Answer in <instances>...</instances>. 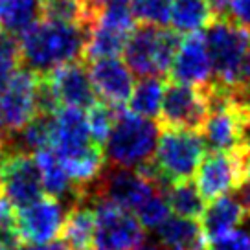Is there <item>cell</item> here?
<instances>
[{"mask_svg": "<svg viewBox=\"0 0 250 250\" xmlns=\"http://www.w3.org/2000/svg\"><path fill=\"white\" fill-rule=\"evenodd\" d=\"M86 26L41 19L19 35L21 61L39 76L50 74L83 55Z\"/></svg>", "mask_w": 250, "mask_h": 250, "instance_id": "obj_1", "label": "cell"}, {"mask_svg": "<svg viewBox=\"0 0 250 250\" xmlns=\"http://www.w3.org/2000/svg\"><path fill=\"white\" fill-rule=\"evenodd\" d=\"M160 134V125L155 120L142 118L131 110H118L114 125L105 146V160L110 166L120 167H140L153 160L156 140Z\"/></svg>", "mask_w": 250, "mask_h": 250, "instance_id": "obj_2", "label": "cell"}, {"mask_svg": "<svg viewBox=\"0 0 250 250\" xmlns=\"http://www.w3.org/2000/svg\"><path fill=\"white\" fill-rule=\"evenodd\" d=\"M203 134L180 127H160L151 164L166 188L189 180L204 156Z\"/></svg>", "mask_w": 250, "mask_h": 250, "instance_id": "obj_3", "label": "cell"}, {"mask_svg": "<svg viewBox=\"0 0 250 250\" xmlns=\"http://www.w3.org/2000/svg\"><path fill=\"white\" fill-rule=\"evenodd\" d=\"M180 37L171 28H160L151 24H142L134 28L133 33L124 46V61L131 68L133 74L146 78V76H158L171 70L173 59L179 50Z\"/></svg>", "mask_w": 250, "mask_h": 250, "instance_id": "obj_4", "label": "cell"}, {"mask_svg": "<svg viewBox=\"0 0 250 250\" xmlns=\"http://www.w3.org/2000/svg\"><path fill=\"white\" fill-rule=\"evenodd\" d=\"M204 39L213 66V83L235 90L243 62L250 52V30L228 19H215L206 28Z\"/></svg>", "mask_w": 250, "mask_h": 250, "instance_id": "obj_5", "label": "cell"}, {"mask_svg": "<svg viewBox=\"0 0 250 250\" xmlns=\"http://www.w3.org/2000/svg\"><path fill=\"white\" fill-rule=\"evenodd\" d=\"M249 142L235 151H211L210 155L203 156L195 171V186L204 203H211L219 197L230 193L232 189H237L249 175Z\"/></svg>", "mask_w": 250, "mask_h": 250, "instance_id": "obj_6", "label": "cell"}, {"mask_svg": "<svg viewBox=\"0 0 250 250\" xmlns=\"http://www.w3.org/2000/svg\"><path fill=\"white\" fill-rule=\"evenodd\" d=\"M92 204L96 250H134L146 241L144 227L131 211L96 197H92Z\"/></svg>", "mask_w": 250, "mask_h": 250, "instance_id": "obj_7", "label": "cell"}, {"mask_svg": "<svg viewBox=\"0 0 250 250\" xmlns=\"http://www.w3.org/2000/svg\"><path fill=\"white\" fill-rule=\"evenodd\" d=\"M156 191H166V188L146 177L140 169L109 166L102 171L100 179L96 180L94 193L88 195L110 201L133 213Z\"/></svg>", "mask_w": 250, "mask_h": 250, "instance_id": "obj_8", "label": "cell"}, {"mask_svg": "<svg viewBox=\"0 0 250 250\" xmlns=\"http://www.w3.org/2000/svg\"><path fill=\"white\" fill-rule=\"evenodd\" d=\"M0 197L21 210L42 197V180L35 156L9 151L0 156Z\"/></svg>", "mask_w": 250, "mask_h": 250, "instance_id": "obj_9", "label": "cell"}, {"mask_svg": "<svg viewBox=\"0 0 250 250\" xmlns=\"http://www.w3.org/2000/svg\"><path fill=\"white\" fill-rule=\"evenodd\" d=\"M210 100L208 86H191L173 81L166 86L162 109H160V127H180L201 131L208 116Z\"/></svg>", "mask_w": 250, "mask_h": 250, "instance_id": "obj_10", "label": "cell"}, {"mask_svg": "<svg viewBox=\"0 0 250 250\" xmlns=\"http://www.w3.org/2000/svg\"><path fill=\"white\" fill-rule=\"evenodd\" d=\"M41 78L42 76L26 66L17 68L4 92L0 94V110L9 133L21 131L30 120L39 114L37 94H39Z\"/></svg>", "mask_w": 250, "mask_h": 250, "instance_id": "obj_11", "label": "cell"}, {"mask_svg": "<svg viewBox=\"0 0 250 250\" xmlns=\"http://www.w3.org/2000/svg\"><path fill=\"white\" fill-rule=\"evenodd\" d=\"M66 211L54 197L42 195L35 203L17 211V225L24 243L46 245L61 235Z\"/></svg>", "mask_w": 250, "mask_h": 250, "instance_id": "obj_12", "label": "cell"}, {"mask_svg": "<svg viewBox=\"0 0 250 250\" xmlns=\"http://www.w3.org/2000/svg\"><path fill=\"white\" fill-rule=\"evenodd\" d=\"M169 72L177 83L191 86L213 85V66L204 33H191L180 39Z\"/></svg>", "mask_w": 250, "mask_h": 250, "instance_id": "obj_13", "label": "cell"}, {"mask_svg": "<svg viewBox=\"0 0 250 250\" xmlns=\"http://www.w3.org/2000/svg\"><path fill=\"white\" fill-rule=\"evenodd\" d=\"M88 76L94 92L102 102L122 109L134 88V74L120 57L90 61Z\"/></svg>", "mask_w": 250, "mask_h": 250, "instance_id": "obj_14", "label": "cell"}, {"mask_svg": "<svg viewBox=\"0 0 250 250\" xmlns=\"http://www.w3.org/2000/svg\"><path fill=\"white\" fill-rule=\"evenodd\" d=\"M48 83L54 90L59 107H74L86 110L98 102L88 68L83 62L74 61L62 64L48 74Z\"/></svg>", "mask_w": 250, "mask_h": 250, "instance_id": "obj_15", "label": "cell"}, {"mask_svg": "<svg viewBox=\"0 0 250 250\" xmlns=\"http://www.w3.org/2000/svg\"><path fill=\"white\" fill-rule=\"evenodd\" d=\"M35 160L39 166L41 180H42V191L48 197H54L59 203H70L74 206L76 203L88 197V188L78 186L74 180L64 171L59 158L50 147L41 149L35 153Z\"/></svg>", "mask_w": 250, "mask_h": 250, "instance_id": "obj_16", "label": "cell"}, {"mask_svg": "<svg viewBox=\"0 0 250 250\" xmlns=\"http://www.w3.org/2000/svg\"><path fill=\"white\" fill-rule=\"evenodd\" d=\"M247 219V210L234 197L223 195L211 201L201 215V230L206 241L217 239L221 235L239 228Z\"/></svg>", "mask_w": 250, "mask_h": 250, "instance_id": "obj_17", "label": "cell"}, {"mask_svg": "<svg viewBox=\"0 0 250 250\" xmlns=\"http://www.w3.org/2000/svg\"><path fill=\"white\" fill-rule=\"evenodd\" d=\"M61 237L70 250L94 249V210L90 195L68 208Z\"/></svg>", "mask_w": 250, "mask_h": 250, "instance_id": "obj_18", "label": "cell"}, {"mask_svg": "<svg viewBox=\"0 0 250 250\" xmlns=\"http://www.w3.org/2000/svg\"><path fill=\"white\" fill-rule=\"evenodd\" d=\"M156 234H158L160 243H164L167 249L204 250L206 247L201 225L195 219H184L179 215L167 217L156 228Z\"/></svg>", "mask_w": 250, "mask_h": 250, "instance_id": "obj_19", "label": "cell"}, {"mask_svg": "<svg viewBox=\"0 0 250 250\" xmlns=\"http://www.w3.org/2000/svg\"><path fill=\"white\" fill-rule=\"evenodd\" d=\"M213 13L208 0H173L169 24L179 35L201 33L211 24Z\"/></svg>", "mask_w": 250, "mask_h": 250, "instance_id": "obj_20", "label": "cell"}, {"mask_svg": "<svg viewBox=\"0 0 250 250\" xmlns=\"http://www.w3.org/2000/svg\"><path fill=\"white\" fill-rule=\"evenodd\" d=\"M166 85L162 78L158 76H146L138 83H134V88L129 100H127V110L142 118L155 120L160 114L162 100H164Z\"/></svg>", "mask_w": 250, "mask_h": 250, "instance_id": "obj_21", "label": "cell"}, {"mask_svg": "<svg viewBox=\"0 0 250 250\" xmlns=\"http://www.w3.org/2000/svg\"><path fill=\"white\" fill-rule=\"evenodd\" d=\"M42 19V0H0V30L21 35Z\"/></svg>", "mask_w": 250, "mask_h": 250, "instance_id": "obj_22", "label": "cell"}, {"mask_svg": "<svg viewBox=\"0 0 250 250\" xmlns=\"http://www.w3.org/2000/svg\"><path fill=\"white\" fill-rule=\"evenodd\" d=\"M166 199L169 204V210L175 211V215L184 219H199L206 208V203L199 193L197 186L189 180L167 186Z\"/></svg>", "mask_w": 250, "mask_h": 250, "instance_id": "obj_23", "label": "cell"}, {"mask_svg": "<svg viewBox=\"0 0 250 250\" xmlns=\"http://www.w3.org/2000/svg\"><path fill=\"white\" fill-rule=\"evenodd\" d=\"M42 17L57 22L88 26L94 13L85 0H42Z\"/></svg>", "mask_w": 250, "mask_h": 250, "instance_id": "obj_24", "label": "cell"}, {"mask_svg": "<svg viewBox=\"0 0 250 250\" xmlns=\"http://www.w3.org/2000/svg\"><path fill=\"white\" fill-rule=\"evenodd\" d=\"M50 133H52V114H37L24 125L19 134V149L24 153H37L41 149L50 147Z\"/></svg>", "mask_w": 250, "mask_h": 250, "instance_id": "obj_25", "label": "cell"}, {"mask_svg": "<svg viewBox=\"0 0 250 250\" xmlns=\"http://www.w3.org/2000/svg\"><path fill=\"white\" fill-rule=\"evenodd\" d=\"M118 107H112L105 102H96L90 107L86 109V124H88V131H90V136L92 140L98 144V146H105V142L109 138L110 129L114 125V120L118 116Z\"/></svg>", "mask_w": 250, "mask_h": 250, "instance_id": "obj_26", "label": "cell"}, {"mask_svg": "<svg viewBox=\"0 0 250 250\" xmlns=\"http://www.w3.org/2000/svg\"><path fill=\"white\" fill-rule=\"evenodd\" d=\"M173 0H134L131 4L133 15L142 24H151V26H160L164 28L169 24Z\"/></svg>", "mask_w": 250, "mask_h": 250, "instance_id": "obj_27", "label": "cell"}, {"mask_svg": "<svg viewBox=\"0 0 250 250\" xmlns=\"http://www.w3.org/2000/svg\"><path fill=\"white\" fill-rule=\"evenodd\" d=\"M134 217L138 219V223L144 228L156 230L169 217V204L166 199V191H156L155 195L149 197L147 201L134 211Z\"/></svg>", "mask_w": 250, "mask_h": 250, "instance_id": "obj_28", "label": "cell"}, {"mask_svg": "<svg viewBox=\"0 0 250 250\" xmlns=\"http://www.w3.org/2000/svg\"><path fill=\"white\" fill-rule=\"evenodd\" d=\"M0 247H15V249L24 247L17 225L15 208L4 197H0Z\"/></svg>", "mask_w": 250, "mask_h": 250, "instance_id": "obj_29", "label": "cell"}, {"mask_svg": "<svg viewBox=\"0 0 250 250\" xmlns=\"http://www.w3.org/2000/svg\"><path fill=\"white\" fill-rule=\"evenodd\" d=\"M204 250H250V228L241 225L217 239L206 241Z\"/></svg>", "mask_w": 250, "mask_h": 250, "instance_id": "obj_30", "label": "cell"}, {"mask_svg": "<svg viewBox=\"0 0 250 250\" xmlns=\"http://www.w3.org/2000/svg\"><path fill=\"white\" fill-rule=\"evenodd\" d=\"M225 19L250 30V0H230L228 13Z\"/></svg>", "mask_w": 250, "mask_h": 250, "instance_id": "obj_31", "label": "cell"}, {"mask_svg": "<svg viewBox=\"0 0 250 250\" xmlns=\"http://www.w3.org/2000/svg\"><path fill=\"white\" fill-rule=\"evenodd\" d=\"M19 62H21V59H17V57H9V55L0 54V94L4 92V88L9 83L11 76L19 68Z\"/></svg>", "mask_w": 250, "mask_h": 250, "instance_id": "obj_32", "label": "cell"}, {"mask_svg": "<svg viewBox=\"0 0 250 250\" xmlns=\"http://www.w3.org/2000/svg\"><path fill=\"white\" fill-rule=\"evenodd\" d=\"M211 8V13L217 15V19H225L228 13V6H230V0H208Z\"/></svg>", "mask_w": 250, "mask_h": 250, "instance_id": "obj_33", "label": "cell"}, {"mask_svg": "<svg viewBox=\"0 0 250 250\" xmlns=\"http://www.w3.org/2000/svg\"><path fill=\"white\" fill-rule=\"evenodd\" d=\"M28 250H70V249L61 239V241H52V243H46V245H33Z\"/></svg>", "mask_w": 250, "mask_h": 250, "instance_id": "obj_34", "label": "cell"}, {"mask_svg": "<svg viewBox=\"0 0 250 250\" xmlns=\"http://www.w3.org/2000/svg\"><path fill=\"white\" fill-rule=\"evenodd\" d=\"M134 250H169V249L160 241H144V243H140Z\"/></svg>", "mask_w": 250, "mask_h": 250, "instance_id": "obj_35", "label": "cell"}, {"mask_svg": "<svg viewBox=\"0 0 250 250\" xmlns=\"http://www.w3.org/2000/svg\"><path fill=\"white\" fill-rule=\"evenodd\" d=\"M9 138V129L6 125V120L2 116V110H0V146H4V142Z\"/></svg>", "mask_w": 250, "mask_h": 250, "instance_id": "obj_36", "label": "cell"}, {"mask_svg": "<svg viewBox=\"0 0 250 250\" xmlns=\"http://www.w3.org/2000/svg\"><path fill=\"white\" fill-rule=\"evenodd\" d=\"M110 0H85V4L88 6V9L92 11V13H96L100 8H103L105 4H109Z\"/></svg>", "mask_w": 250, "mask_h": 250, "instance_id": "obj_37", "label": "cell"}, {"mask_svg": "<svg viewBox=\"0 0 250 250\" xmlns=\"http://www.w3.org/2000/svg\"><path fill=\"white\" fill-rule=\"evenodd\" d=\"M247 142H250V107H249V138H247Z\"/></svg>", "mask_w": 250, "mask_h": 250, "instance_id": "obj_38", "label": "cell"}, {"mask_svg": "<svg viewBox=\"0 0 250 250\" xmlns=\"http://www.w3.org/2000/svg\"><path fill=\"white\" fill-rule=\"evenodd\" d=\"M124 2H134V0H124Z\"/></svg>", "mask_w": 250, "mask_h": 250, "instance_id": "obj_39", "label": "cell"}, {"mask_svg": "<svg viewBox=\"0 0 250 250\" xmlns=\"http://www.w3.org/2000/svg\"><path fill=\"white\" fill-rule=\"evenodd\" d=\"M171 250H180V249H171Z\"/></svg>", "mask_w": 250, "mask_h": 250, "instance_id": "obj_40", "label": "cell"}, {"mask_svg": "<svg viewBox=\"0 0 250 250\" xmlns=\"http://www.w3.org/2000/svg\"><path fill=\"white\" fill-rule=\"evenodd\" d=\"M90 250H96V249H90Z\"/></svg>", "mask_w": 250, "mask_h": 250, "instance_id": "obj_41", "label": "cell"}]
</instances>
